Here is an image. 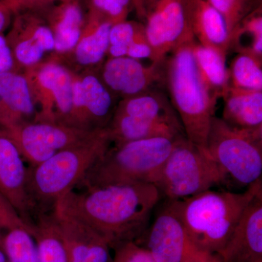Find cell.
<instances>
[{
  "label": "cell",
  "instance_id": "obj_39",
  "mask_svg": "<svg viewBox=\"0 0 262 262\" xmlns=\"http://www.w3.org/2000/svg\"><path fill=\"white\" fill-rule=\"evenodd\" d=\"M0 1L8 2V3H13V4L15 3V0H0Z\"/></svg>",
  "mask_w": 262,
  "mask_h": 262
},
{
  "label": "cell",
  "instance_id": "obj_29",
  "mask_svg": "<svg viewBox=\"0 0 262 262\" xmlns=\"http://www.w3.org/2000/svg\"><path fill=\"white\" fill-rule=\"evenodd\" d=\"M141 24L124 20L112 26L108 36V58L126 56L127 48Z\"/></svg>",
  "mask_w": 262,
  "mask_h": 262
},
{
  "label": "cell",
  "instance_id": "obj_10",
  "mask_svg": "<svg viewBox=\"0 0 262 262\" xmlns=\"http://www.w3.org/2000/svg\"><path fill=\"white\" fill-rule=\"evenodd\" d=\"M103 130H86L57 122L30 121L5 130L15 141L24 160L34 166L58 151L91 141Z\"/></svg>",
  "mask_w": 262,
  "mask_h": 262
},
{
  "label": "cell",
  "instance_id": "obj_2",
  "mask_svg": "<svg viewBox=\"0 0 262 262\" xmlns=\"http://www.w3.org/2000/svg\"><path fill=\"white\" fill-rule=\"evenodd\" d=\"M262 189L261 179L242 192L208 189L170 200L189 239L198 249L218 254L228 242L249 203Z\"/></svg>",
  "mask_w": 262,
  "mask_h": 262
},
{
  "label": "cell",
  "instance_id": "obj_15",
  "mask_svg": "<svg viewBox=\"0 0 262 262\" xmlns=\"http://www.w3.org/2000/svg\"><path fill=\"white\" fill-rule=\"evenodd\" d=\"M6 37L15 63V72H23L53 52L54 37L48 24L36 19H17Z\"/></svg>",
  "mask_w": 262,
  "mask_h": 262
},
{
  "label": "cell",
  "instance_id": "obj_18",
  "mask_svg": "<svg viewBox=\"0 0 262 262\" xmlns=\"http://www.w3.org/2000/svg\"><path fill=\"white\" fill-rule=\"evenodd\" d=\"M55 212L70 262H113L112 248L101 234L75 217Z\"/></svg>",
  "mask_w": 262,
  "mask_h": 262
},
{
  "label": "cell",
  "instance_id": "obj_11",
  "mask_svg": "<svg viewBox=\"0 0 262 262\" xmlns=\"http://www.w3.org/2000/svg\"><path fill=\"white\" fill-rule=\"evenodd\" d=\"M146 37L153 51L152 62L165 61L169 53L194 40L187 0H141Z\"/></svg>",
  "mask_w": 262,
  "mask_h": 262
},
{
  "label": "cell",
  "instance_id": "obj_1",
  "mask_svg": "<svg viewBox=\"0 0 262 262\" xmlns=\"http://www.w3.org/2000/svg\"><path fill=\"white\" fill-rule=\"evenodd\" d=\"M161 198L152 184L73 189L58 202L56 211L82 221L115 249L141 237Z\"/></svg>",
  "mask_w": 262,
  "mask_h": 262
},
{
  "label": "cell",
  "instance_id": "obj_8",
  "mask_svg": "<svg viewBox=\"0 0 262 262\" xmlns=\"http://www.w3.org/2000/svg\"><path fill=\"white\" fill-rule=\"evenodd\" d=\"M225 184V177L208 151L183 136L176 139L154 185L162 198L182 200Z\"/></svg>",
  "mask_w": 262,
  "mask_h": 262
},
{
  "label": "cell",
  "instance_id": "obj_27",
  "mask_svg": "<svg viewBox=\"0 0 262 262\" xmlns=\"http://www.w3.org/2000/svg\"><path fill=\"white\" fill-rule=\"evenodd\" d=\"M262 58L248 49H239L229 69V85L262 91Z\"/></svg>",
  "mask_w": 262,
  "mask_h": 262
},
{
  "label": "cell",
  "instance_id": "obj_33",
  "mask_svg": "<svg viewBox=\"0 0 262 262\" xmlns=\"http://www.w3.org/2000/svg\"><path fill=\"white\" fill-rule=\"evenodd\" d=\"M127 57L134 59L140 60L149 58L153 61V51L146 37L145 27L141 24L127 48Z\"/></svg>",
  "mask_w": 262,
  "mask_h": 262
},
{
  "label": "cell",
  "instance_id": "obj_16",
  "mask_svg": "<svg viewBox=\"0 0 262 262\" xmlns=\"http://www.w3.org/2000/svg\"><path fill=\"white\" fill-rule=\"evenodd\" d=\"M216 255L221 262H262V189L249 203L228 242Z\"/></svg>",
  "mask_w": 262,
  "mask_h": 262
},
{
  "label": "cell",
  "instance_id": "obj_5",
  "mask_svg": "<svg viewBox=\"0 0 262 262\" xmlns=\"http://www.w3.org/2000/svg\"><path fill=\"white\" fill-rule=\"evenodd\" d=\"M176 139L158 137L111 144L91 165L75 189L155 184Z\"/></svg>",
  "mask_w": 262,
  "mask_h": 262
},
{
  "label": "cell",
  "instance_id": "obj_12",
  "mask_svg": "<svg viewBox=\"0 0 262 262\" xmlns=\"http://www.w3.org/2000/svg\"><path fill=\"white\" fill-rule=\"evenodd\" d=\"M145 248L158 262H195L206 254L187 235L171 201L166 200L135 241Z\"/></svg>",
  "mask_w": 262,
  "mask_h": 262
},
{
  "label": "cell",
  "instance_id": "obj_30",
  "mask_svg": "<svg viewBox=\"0 0 262 262\" xmlns=\"http://www.w3.org/2000/svg\"><path fill=\"white\" fill-rule=\"evenodd\" d=\"M248 34L252 37L248 51L262 58V15L261 6L258 5L243 20L238 28L231 38V48L236 37Z\"/></svg>",
  "mask_w": 262,
  "mask_h": 262
},
{
  "label": "cell",
  "instance_id": "obj_20",
  "mask_svg": "<svg viewBox=\"0 0 262 262\" xmlns=\"http://www.w3.org/2000/svg\"><path fill=\"white\" fill-rule=\"evenodd\" d=\"M191 30L200 44L227 54L231 48L227 24L220 12L207 0H187Z\"/></svg>",
  "mask_w": 262,
  "mask_h": 262
},
{
  "label": "cell",
  "instance_id": "obj_17",
  "mask_svg": "<svg viewBox=\"0 0 262 262\" xmlns=\"http://www.w3.org/2000/svg\"><path fill=\"white\" fill-rule=\"evenodd\" d=\"M27 168L15 141L5 129L0 128V194L29 224L31 214L26 192Z\"/></svg>",
  "mask_w": 262,
  "mask_h": 262
},
{
  "label": "cell",
  "instance_id": "obj_40",
  "mask_svg": "<svg viewBox=\"0 0 262 262\" xmlns=\"http://www.w3.org/2000/svg\"><path fill=\"white\" fill-rule=\"evenodd\" d=\"M246 1L254 2V0H246Z\"/></svg>",
  "mask_w": 262,
  "mask_h": 262
},
{
  "label": "cell",
  "instance_id": "obj_7",
  "mask_svg": "<svg viewBox=\"0 0 262 262\" xmlns=\"http://www.w3.org/2000/svg\"><path fill=\"white\" fill-rule=\"evenodd\" d=\"M206 149L227 180L241 187L261 179L262 127L237 128L213 117Z\"/></svg>",
  "mask_w": 262,
  "mask_h": 262
},
{
  "label": "cell",
  "instance_id": "obj_21",
  "mask_svg": "<svg viewBox=\"0 0 262 262\" xmlns=\"http://www.w3.org/2000/svg\"><path fill=\"white\" fill-rule=\"evenodd\" d=\"M0 239L9 262H39L28 225L13 207L0 209Z\"/></svg>",
  "mask_w": 262,
  "mask_h": 262
},
{
  "label": "cell",
  "instance_id": "obj_4",
  "mask_svg": "<svg viewBox=\"0 0 262 262\" xmlns=\"http://www.w3.org/2000/svg\"><path fill=\"white\" fill-rule=\"evenodd\" d=\"M194 40L181 45L167 56L165 86L186 137L207 151V139L217 102L200 77L193 56Z\"/></svg>",
  "mask_w": 262,
  "mask_h": 262
},
{
  "label": "cell",
  "instance_id": "obj_19",
  "mask_svg": "<svg viewBox=\"0 0 262 262\" xmlns=\"http://www.w3.org/2000/svg\"><path fill=\"white\" fill-rule=\"evenodd\" d=\"M113 24L93 10L88 22L84 21L80 39L69 54L56 58H68L75 66L85 70H96L107 56L108 36ZM52 57V56H51Z\"/></svg>",
  "mask_w": 262,
  "mask_h": 262
},
{
  "label": "cell",
  "instance_id": "obj_13",
  "mask_svg": "<svg viewBox=\"0 0 262 262\" xmlns=\"http://www.w3.org/2000/svg\"><path fill=\"white\" fill-rule=\"evenodd\" d=\"M119 101L101 80L98 69L75 72L72 111L67 125L86 130L106 129Z\"/></svg>",
  "mask_w": 262,
  "mask_h": 262
},
{
  "label": "cell",
  "instance_id": "obj_22",
  "mask_svg": "<svg viewBox=\"0 0 262 262\" xmlns=\"http://www.w3.org/2000/svg\"><path fill=\"white\" fill-rule=\"evenodd\" d=\"M222 120L230 126L244 129L262 127V91L229 85L224 96Z\"/></svg>",
  "mask_w": 262,
  "mask_h": 262
},
{
  "label": "cell",
  "instance_id": "obj_38",
  "mask_svg": "<svg viewBox=\"0 0 262 262\" xmlns=\"http://www.w3.org/2000/svg\"><path fill=\"white\" fill-rule=\"evenodd\" d=\"M136 8L139 15L142 16V1L141 0H136Z\"/></svg>",
  "mask_w": 262,
  "mask_h": 262
},
{
  "label": "cell",
  "instance_id": "obj_41",
  "mask_svg": "<svg viewBox=\"0 0 262 262\" xmlns=\"http://www.w3.org/2000/svg\"><path fill=\"white\" fill-rule=\"evenodd\" d=\"M0 248H1V239H0Z\"/></svg>",
  "mask_w": 262,
  "mask_h": 262
},
{
  "label": "cell",
  "instance_id": "obj_31",
  "mask_svg": "<svg viewBox=\"0 0 262 262\" xmlns=\"http://www.w3.org/2000/svg\"><path fill=\"white\" fill-rule=\"evenodd\" d=\"M94 11L108 19L113 24L126 20L136 0H92Z\"/></svg>",
  "mask_w": 262,
  "mask_h": 262
},
{
  "label": "cell",
  "instance_id": "obj_23",
  "mask_svg": "<svg viewBox=\"0 0 262 262\" xmlns=\"http://www.w3.org/2000/svg\"><path fill=\"white\" fill-rule=\"evenodd\" d=\"M192 52L200 77L212 98L217 102L229 88L227 54L215 48L203 46L196 39L193 42Z\"/></svg>",
  "mask_w": 262,
  "mask_h": 262
},
{
  "label": "cell",
  "instance_id": "obj_36",
  "mask_svg": "<svg viewBox=\"0 0 262 262\" xmlns=\"http://www.w3.org/2000/svg\"><path fill=\"white\" fill-rule=\"evenodd\" d=\"M15 10L13 3L0 1V34H3L9 27L11 20V12Z\"/></svg>",
  "mask_w": 262,
  "mask_h": 262
},
{
  "label": "cell",
  "instance_id": "obj_9",
  "mask_svg": "<svg viewBox=\"0 0 262 262\" xmlns=\"http://www.w3.org/2000/svg\"><path fill=\"white\" fill-rule=\"evenodd\" d=\"M37 115L33 121L51 122L67 125L72 106L74 73L56 58L24 70Z\"/></svg>",
  "mask_w": 262,
  "mask_h": 262
},
{
  "label": "cell",
  "instance_id": "obj_32",
  "mask_svg": "<svg viewBox=\"0 0 262 262\" xmlns=\"http://www.w3.org/2000/svg\"><path fill=\"white\" fill-rule=\"evenodd\" d=\"M113 250V262H158L145 248L135 241L125 243Z\"/></svg>",
  "mask_w": 262,
  "mask_h": 262
},
{
  "label": "cell",
  "instance_id": "obj_14",
  "mask_svg": "<svg viewBox=\"0 0 262 262\" xmlns=\"http://www.w3.org/2000/svg\"><path fill=\"white\" fill-rule=\"evenodd\" d=\"M105 85L119 100L165 86V61L144 66L129 57L108 58L98 68Z\"/></svg>",
  "mask_w": 262,
  "mask_h": 262
},
{
  "label": "cell",
  "instance_id": "obj_28",
  "mask_svg": "<svg viewBox=\"0 0 262 262\" xmlns=\"http://www.w3.org/2000/svg\"><path fill=\"white\" fill-rule=\"evenodd\" d=\"M220 12L225 18L227 30L232 38V35L238 28L243 20L253 10H254V2L246 0H207Z\"/></svg>",
  "mask_w": 262,
  "mask_h": 262
},
{
  "label": "cell",
  "instance_id": "obj_37",
  "mask_svg": "<svg viewBox=\"0 0 262 262\" xmlns=\"http://www.w3.org/2000/svg\"><path fill=\"white\" fill-rule=\"evenodd\" d=\"M195 262H221L220 258L216 254L206 253L203 257L198 259Z\"/></svg>",
  "mask_w": 262,
  "mask_h": 262
},
{
  "label": "cell",
  "instance_id": "obj_34",
  "mask_svg": "<svg viewBox=\"0 0 262 262\" xmlns=\"http://www.w3.org/2000/svg\"><path fill=\"white\" fill-rule=\"evenodd\" d=\"M15 71L14 60L6 37L0 34V73Z\"/></svg>",
  "mask_w": 262,
  "mask_h": 262
},
{
  "label": "cell",
  "instance_id": "obj_26",
  "mask_svg": "<svg viewBox=\"0 0 262 262\" xmlns=\"http://www.w3.org/2000/svg\"><path fill=\"white\" fill-rule=\"evenodd\" d=\"M27 225L37 245L39 262H70L56 212L37 215Z\"/></svg>",
  "mask_w": 262,
  "mask_h": 262
},
{
  "label": "cell",
  "instance_id": "obj_24",
  "mask_svg": "<svg viewBox=\"0 0 262 262\" xmlns=\"http://www.w3.org/2000/svg\"><path fill=\"white\" fill-rule=\"evenodd\" d=\"M54 37V50L52 57L61 58L75 48L83 28V13L80 5L70 1L62 5L48 24Z\"/></svg>",
  "mask_w": 262,
  "mask_h": 262
},
{
  "label": "cell",
  "instance_id": "obj_25",
  "mask_svg": "<svg viewBox=\"0 0 262 262\" xmlns=\"http://www.w3.org/2000/svg\"><path fill=\"white\" fill-rule=\"evenodd\" d=\"M0 99L20 123L33 121L37 115L28 81L22 72L0 73Z\"/></svg>",
  "mask_w": 262,
  "mask_h": 262
},
{
  "label": "cell",
  "instance_id": "obj_3",
  "mask_svg": "<svg viewBox=\"0 0 262 262\" xmlns=\"http://www.w3.org/2000/svg\"><path fill=\"white\" fill-rule=\"evenodd\" d=\"M111 144L106 128L83 144L58 151L37 165H29L26 192L31 222L37 215L56 211L58 202L75 189L91 165Z\"/></svg>",
  "mask_w": 262,
  "mask_h": 262
},
{
  "label": "cell",
  "instance_id": "obj_35",
  "mask_svg": "<svg viewBox=\"0 0 262 262\" xmlns=\"http://www.w3.org/2000/svg\"><path fill=\"white\" fill-rule=\"evenodd\" d=\"M18 124L20 122L0 99V128L10 130Z\"/></svg>",
  "mask_w": 262,
  "mask_h": 262
},
{
  "label": "cell",
  "instance_id": "obj_6",
  "mask_svg": "<svg viewBox=\"0 0 262 262\" xmlns=\"http://www.w3.org/2000/svg\"><path fill=\"white\" fill-rule=\"evenodd\" d=\"M108 130L115 144L185 136L177 112L159 89L120 100Z\"/></svg>",
  "mask_w": 262,
  "mask_h": 262
}]
</instances>
